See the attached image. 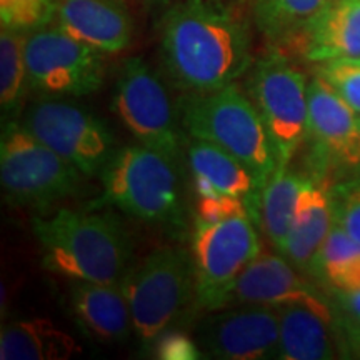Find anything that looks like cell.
<instances>
[{
  "label": "cell",
  "instance_id": "obj_6",
  "mask_svg": "<svg viewBox=\"0 0 360 360\" xmlns=\"http://www.w3.org/2000/svg\"><path fill=\"white\" fill-rule=\"evenodd\" d=\"M85 175L34 137L22 124H4L0 142V180L6 200L45 210L75 197Z\"/></svg>",
  "mask_w": 360,
  "mask_h": 360
},
{
  "label": "cell",
  "instance_id": "obj_7",
  "mask_svg": "<svg viewBox=\"0 0 360 360\" xmlns=\"http://www.w3.org/2000/svg\"><path fill=\"white\" fill-rule=\"evenodd\" d=\"M249 74V97L267 130L277 170L289 167L307 135L309 80L276 47Z\"/></svg>",
  "mask_w": 360,
  "mask_h": 360
},
{
  "label": "cell",
  "instance_id": "obj_18",
  "mask_svg": "<svg viewBox=\"0 0 360 360\" xmlns=\"http://www.w3.org/2000/svg\"><path fill=\"white\" fill-rule=\"evenodd\" d=\"M335 225L330 187L321 177L310 175L297 202L294 220L282 255L300 272L310 276V269L323 242Z\"/></svg>",
  "mask_w": 360,
  "mask_h": 360
},
{
  "label": "cell",
  "instance_id": "obj_16",
  "mask_svg": "<svg viewBox=\"0 0 360 360\" xmlns=\"http://www.w3.org/2000/svg\"><path fill=\"white\" fill-rule=\"evenodd\" d=\"M187 162L193 177L195 195L222 192L240 197L249 207L250 217L257 219L259 199L264 186L244 162L214 143L197 139L188 142Z\"/></svg>",
  "mask_w": 360,
  "mask_h": 360
},
{
  "label": "cell",
  "instance_id": "obj_22",
  "mask_svg": "<svg viewBox=\"0 0 360 360\" xmlns=\"http://www.w3.org/2000/svg\"><path fill=\"white\" fill-rule=\"evenodd\" d=\"M330 0H249L260 34L276 49L305 42L310 27Z\"/></svg>",
  "mask_w": 360,
  "mask_h": 360
},
{
  "label": "cell",
  "instance_id": "obj_28",
  "mask_svg": "<svg viewBox=\"0 0 360 360\" xmlns=\"http://www.w3.org/2000/svg\"><path fill=\"white\" fill-rule=\"evenodd\" d=\"M335 225L360 242V169L330 187Z\"/></svg>",
  "mask_w": 360,
  "mask_h": 360
},
{
  "label": "cell",
  "instance_id": "obj_11",
  "mask_svg": "<svg viewBox=\"0 0 360 360\" xmlns=\"http://www.w3.org/2000/svg\"><path fill=\"white\" fill-rule=\"evenodd\" d=\"M20 124L85 177H101L119 150L109 125L84 107L60 97L34 102Z\"/></svg>",
  "mask_w": 360,
  "mask_h": 360
},
{
  "label": "cell",
  "instance_id": "obj_21",
  "mask_svg": "<svg viewBox=\"0 0 360 360\" xmlns=\"http://www.w3.org/2000/svg\"><path fill=\"white\" fill-rule=\"evenodd\" d=\"M80 350L74 337L49 319L13 321L0 332L2 360H67Z\"/></svg>",
  "mask_w": 360,
  "mask_h": 360
},
{
  "label": "cell",
  "instance_id": "obj_13",
  "mask_svg": "<svg viewBox=\"0 0 360 360\" xmlns=\"http://www.w3.org/2000/svg\"><path fill=\"white\" fill-rule=\"evenodd\" d=\"M281 314L277 307L257 304L214 310L197 328L202 354L222 360L277 359Z\"/></svg>",
  "mask_w": 360,
  "mask_h": 360
},
{
  "label": "cell",
  "instance_id": "obj_9",
  "mask_svg": "<svg viewBox=\"0 0 360 360\" xmlns=\"http://www.w3.org/2000/svg\"><path fill=\"white\" fill-rule=\"evenodd\" d=\"M112 110L141 146L180 160L184 130L169 90L141 57L124 62L115 82Z\"/></svg>",
  "mask_w": 360,
  "mask_h": 360
},
{
  "label": "cell",
  "instance_id": "obj_10",
  "mask_svg": "<svg viewBox=\"0 0 360 360\" xmlns=\"http://www.w3.org/2000/svg\"><path fill=\"white\" fill-rule=\"evenodd\" d=\"M25 64L30 89L47 97H85L105 77V53L89 47L57 24L25 32Z\"/></svg>",
  "mask_w": 360,
  "mask_h": 360
},
{
  "label": "cell",
  "instance_id": "obj_14",
  "mask_svg": "<svg viewBox=\"0 0 360 360\" xmlns=\"http://www.w3.org/2000/svg\"><path fill=\"white\" fill-rule=\"evenodd\" d=\"M257 304L270 307L310 305L334 312L332 299L315 287L285 255L260 250L238 276L227 305Z\"/></svg>",
  "mask_w": 360,
  "mask_h": 360
},
{
  "label": "cell",
  "instance_id": "obj_4",
  "mask_svg": "<svg viewBox=\"0 0 360 360\" xmlns=\"http://www.w3.org/2000/svg\"><path fill=\"white\" fill-rule=\"evenodd\" d=\"M180 125L191 139L214 143L237 157L265 187L277 162L257 107L237 82L209 94H184Z\"/></svg>",
  "mask_w": 360,
  "mask_h": 360
},
{
  "label": "cell",
  "instance_id": "obj_3",
  "mask_svg": "<svg viewBox=\"0 0 360 360\" xmlns=\"http://www.w3.org/2000/svg\"><path fill=\"white\" fill-rule=\"evenodd\" d=\"M179 162L146 146L119 148L102 170V199L120 212L169 232L186 231Z\"/></svg>",
  "mask_w": 360,
  "mask_h": 360
},
{
  "label": "cell",
  "instance_id": "obj_24",
  "mask_svg": "<svg viewBox=\"0 0 360 360\" xmlns=\"http://www.w3.org/2000/svg\"><path fill=\"white\" fill-rule=\"evenodd\" d=\"M310 276L335 294L360 290V242L334 225L314 260Z\"/></svg>",
  "mask_w": 360,
  "mask_h": 360
},
{
  "label": "cell",
  "instance_id": "obj_27",
  "mask_svg": "<svg viewBox=\"0 0 360 360\" xmlns=\"http://www.w3.org/2000/svg\"><path fill=\"white\" fill-rule=\"evenodd\" d=\"M56 17V0H0V20L7 29L30 32Z\"/></svg>",
  "mask_w": 360,
  "mask_h": 360
},
{
  "label": "cell",
  "instance_id": "obj_5",
  "mask_svg": "<svg viewBox=\"0 0 360 360\" xmlns=\"http://www.w3.org/2000/svg\"><path fill=\"white\" fill-rule=\"evenodd\" d=\"M120 287L127 297L135 339L148 352L157 337L195 302L192 252L184 247L155 249L132 265Z\"/></svg>",
  "mask_w": 360,
  "mask_h": 360
},
{
  "label": "cell",
  "instance_id": "obj_29",
  "mask_svg": "<svg viewBox=\"0 0 360 360\" xmlns=\"http://www.w3.org/2000/svg\"><path fill=\"white\" fill-rule=\"evenodd\" d=\"M330 295L345 357H360V290Z\"/></svg>",
  "mask_w": 360,
  "mask_h": 360
},
{
  "label": "cell",
  "instance_id": "obj_31",
  "mask_svg": "<svg viewBox=\"0 0 360 360\" xmlns=\"http://www.w3.org/2000/svg\"><path fill=\"white\" fill-rule=\"evenodd\" d=\"M150 352L154 354V357L162 360H197L202 357L199 342L174 327L157 337Z\"/></svg>",
  "mask_w": 360,
  "mask_h": 360
},
{
  "label": "cell",
  "instance_id": "obj_20",
  "mask_svg": "<svg viewBox=\"0 0 360 360\" xmlns=\"http://www.w3.org/2000/svg\"><path fill=\"white\" fill-rule=\"evenodd\" d=\"M307 60L360 58V0H330L304 42Z\"/></svg>",
  "mask_w": 360,
  "mask_h": 360
},
{
  "label": "cell",
  "instance_id": "obj_12",
  "mask_svg": "<svg viewBox=\"0 0 360 360\" xmlns=\"http://www.w3.org/2000/svg\"><path fill=\"white\" fill-rule=\"evenodd\" d=\"M315 177H342L360 169V117L319 75L309 80V124Z\"/></svg>",
  "mask_w": 360,
  "mask_h": 360
},
{
  "label": "cell",
  "instance_id": "obj_1",
  "mask_svg": "<svg viewBox=\"0 0 360 360\" xmlns=\"http://www.w3.org/2000/svg\"><path fill=\"white\" fill-rule=\"evenodd\" d=\"M160 58L180 92H215L252 67L250 37L222 0H180L162 17Z\"/></svg>",
  "mask_w": 360,
  "mask_h": 360
},
{
  "label": "cell",
  "instance_id": "obj_8",
  "mask_svg": "<svg viewBox=\"0 0 360 360\" xmlns=\"http://www.w3.org/2000/svg\"><path fill=\"white\" fill-rule=\"evenodd\" d=\"M260 250L250 215L217 224L195 222L191 250L195 269V307L207 314L227 307L238 276Z\"/></svg>",
  "mask_w": 360,
  "mask_h": 360
},
{
  "label": "cell",
  "instance_id": "obj_26",
  "mask_svg": "<svg viewBox=\"0 0 360 360\" xmlns=\"http://www.w3.org/2000/svg\"><path fill=\"white\" fill-rule=\"evenodd\" d=\"M328 87L360 117V58H332L315 67Z\"/></svg>",
  "mask_w": 360,
  "mask_h": 360
},
{
  "label": "cell",
  "instance_id": "obj_17",
  "mask_svg": "<svg viewBox=\"0 0 360 360\" xmlns=\"http://www.w3.org/2000/svg\"><path fill=\"white\" fill-rule=\"evenodd\" d=\"M67 292L72 315L94 339L120 344L134 332L127 297L120 285L69 281Z\"/></svg>",
  "mask_w": 360,
  "mask_h": 360
},
{
  "label": "cell",
  "instance_id": "obj_23",
  "mask_svg": "<svg viewBox=\"0 0 360 360\" xmlns=\"http://www.w3.org/2000/svg\"><path fill=\"white\" fill-rule=\"evenodd\" d=\"M309 179L310 175L295 172L289 165L276 170L260 193L255 220L262 227L270 244L281 254L292 227L299 195Z\"/></svg>",
  "mask_w": 360,
  "mask_h": 360
},
{
  "label": "cell",
  "instance_id": "obj_19",
  "mask_svg": "<svg viewBox=\"0 0 360 360\" xmlns=\"http://www.w3.org/2000/svg\"><path fill=\"white\" fill-rule=\"evenodd\" d=\"M281 314L277 359L328 360L345 357L335 314L310 305H285Z\"/></svg>",
  "mask_w": 360,
  "mask_h": 360
},
{
  "label": "cell",
  "instance_id": "obj_30",
  "mask_svg": "<svg viewBox=\"0 0 360 360\" xmlns=\"http://www.w3.org/2000/svg\"><path fill=\"white\" fill-rule=\"evenodd\" d=\"M238 215H250L249 207L240 197L231 193H210V195H197L195 222L217 224L222 220L238 217Z\"/></svg>",
  "mask_w": 360,
  "mask_h": 360
},
{
  "label": "cell",
  "instance_id": "obj_2",
  "mask_svg": "<svg viewBox=\"0 0 360 360\" xmlns=\"http://www.w3.org/2000/svg\"><path fill=\"white\" fill-rule=\"evenodd\" d=\"M32 231L44 269L69 281L120 285L134 265V245L124 224L96 207L35 215Z\"/></svg>",
  "mask_w": 360,
  "mask_h": 360
},
{
  "label": "cell",
  "instance_id": "obj_15",
  "mask_svg": "<svg viewBox=\"0 0 360 360\" xmlns=\"http://www.w3.org/2000/svg\"><path fill=\"white\" fill-rule=\"evenodd\" d=\"M53 24L102 53H119L134 39L124 0H56Z\"/></svg>",
  "mask_w": 360,
  "mask_h": 360
},
{
  "label": "cell",
  "instance_id": "obj_25",
  "mask_svg": "<svg viewBox=\"0 0 360 360\" xmlns=\"http://www.w3.org/2000/svg\"><path fill=\"white\" fill-rule=\"evenodd\" d=\"M25 32L2 27L0 32V109L2 119H11L20 109L30 89L25 64Z\"/></svg>",
  "mask_w": 360,
  "mask_h": 360
}]
</instances>
